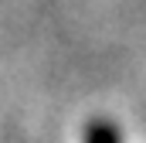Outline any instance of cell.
<instances>
[{
  "label": "cell",
  "instance_id": "6da1fadb",
  "mask_svg": "<svg viewBox=\"0 0 146 143\" xmlns=\"http://www.w3.org/2000/svg\"><path fill=\"white\" fill-rule=\"evenodd\" d=\"M85 143H119V133H115V126H109V123H92Z\"/></svg>",
  "mask_w": 146,
  "mask_h": 143
}]
</instances>
